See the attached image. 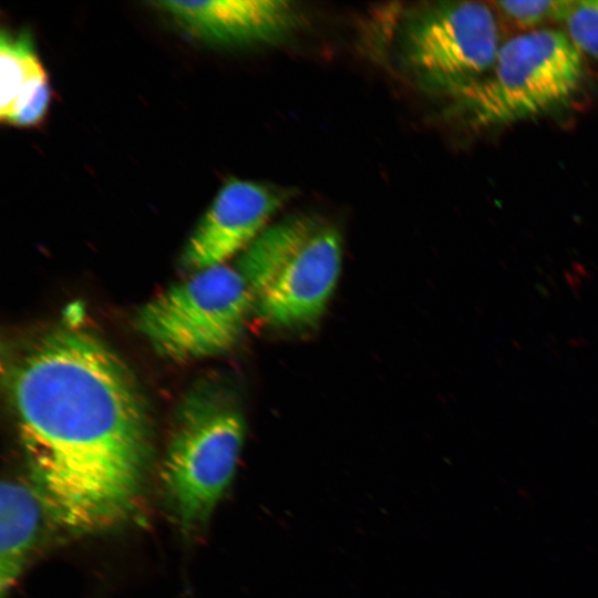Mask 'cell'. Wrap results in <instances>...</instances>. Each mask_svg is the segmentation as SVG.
<instances>
[{
    "instance_id": "cell-1",
    "label": "cell",
    "mask_w": 598,
    "mask_h": 598,
    "mask_svg": "<svg viewBox=\"0 0 598 598\" xmlns=\"http://www.w3.org/2000/svg\"><path fill=\"white\" fill-rule=\"evenodd\" d=\"M9 393L32 488L59 526L91 533L137 508L150 457L141 391L94 336L58 330L14 363Z\"/></svg>"
},
{
    "instance_id": "cell-2",
    "label": "cell",
    "mask_w": 598,
    "mask_h": 598,
    "mask_svg": "<svg viewBox=\"0 0 598 598\" xmlns=\"http://www.w3.org/2000/svg\"><path fill=\"white\" fill-rule=\"evenodd\" d=\"M342 254L334 226L299 214L269 225L235 266L265 322L303 329L323 316L339 281Z\"/></svg>"
},
{
    "instance_id": "cell-3",
    "label": "cell",
    "mask_w": 598,
    "mask_h": 598,
    "mask_svg": "<svg viewBox=\"0 0 598 598\" xmlns=\"http://www.w3.org/2000/svg\"><path fill=\"white\" fill-rule=\"evenodd\" d=\"M584 78L582 54L560 30L537 29L501 45L487 73L453 97L478 128L524 121L566 103Z\"/></svg>"
},
{
    "instance_id": "cell-4",
    "label": "cell",
    "mask_w": 598,
    "mask_h": 598,
    "mask_svg": "<svg viewBox=\"0 0 598 598\" xmlns=\"http://www.w3.org/2000/svg\"><path fill=\"white\" fill-rule=\"evenodd\" d=\"M246 435L240 411L210 390L183 402L162 467L168 506L185 533L202 528L231 484Z\"/></svg>"
},
{
    "instance_id": "cell-5",
    "label": "cell",
    "mask_w": 598,
    "mask_h": 598,
    "mask_svg": "<svg viewBox=\"0 0 598 598\" xmlns=\"http://www.w3.org/2000/svg\"><path fill=\"white\" fill-rule=\"evenodd\" d=\"M252 309L241 272L220 264L194 271L151 299L138 312L137 327L163 357L194 360L233 348Z\"/></svg>"
},
{
    "instance_id": "cell-6",
    "label": "cell",
    "mask_w": 598,
    "mask_h": 598,
    "mask_svg": "<svg viewBox=\"0 0 598 598\" xmlns=\"http://www.w3.org/2000/svg\"><path fill=\"white\" fill-rule=\"evenodd\" d=\"M501 45L495 14L478 1H436L411 9L398 41L402 65L452 96L487 73Z\"/></svg>"
},
{
    "instance_id": "cell-7",
    "label": "cell",
    "mask_w": 598,
    "mask_h": 598,
    "mask_svg": "<svg viewBox=\"0 0 598 598\" xmlns=\"http://www.w3.org/2000/svg\"><path fill=\"white\" fill-rule=\"evenodd\" d=\"M293 196L291 188L230 179L216 194L189 236L182 265L194 272L241 254Z\"/></svg>"
},
{
    "instance_id": "cell-8",
    "label": "cell",
    "mask_w": 598,
    "mask_h": 598,
    "mask_svg": "<svg viewBox=\"0 0 598 598\" xmlns=\"http://www.w3.org/2000/svg\"><path fill=\"white\" fill-rule=\"evenodd\" d=\"M194 37L220 45L272 43L300 23V9L287 0L155 1Z\"/></svg>"
},
{
    "instance_id": "cell-9",
    "label": "cell",
    "mask_w": 598,
    "mask_h": 598,
    "mask_svg": "<svg viewBox=\"0 0 598 598\" xmlns=\"http://www.w3.org/2000/svg\"><path fill=\"white\" fill-rule=\"evenodd\" d=\"M51 89L31 34L2 30L0 37V117L14 126L40 123Z\"/></svg>"
},
{
    "instance_id": "cell-10",
    "label": "cell",
    "mask_w": 598,
    "mask_h": 598,
    "mask_svg": "<svg viewBox=\"0 0 598 598\" xmlns=\"http://www.w3.org/2000/svg\"><path fill=\"white\" fill-rule=\"evenodd\" d=\"M34 489L4 481L0 492V596L6 598L20 577L37 543L41 513Z\"/></svg>"
},
{
    "instance_id": "cell-11",
    "label": "cell",
    "mask_w": 598,
    "mask_h": 598,
    "mask_svg": "<svg viewBox=\"0 0 598 598\" xmlns=\"http://www.w3.org/2000/svg\"><path fill=\"white\" fill-rule=\"evenodd\" d=\"M564 21L576 49L598 60V0L575 1Z\"/></svg>"
},
{
    "instance_id": "cell-12",
    "label": "cell",
    "mask_w": 598,
    "mask_h": 598,
    "mask_svg": "<svg viewBox=\"0 0 598 598\" xmlns=\"http://www.w3.org/2000/svg\"><path fill=\"white\" fill-rule=\"evenodd\" d=\"M575 1H498L493 4L515 23L535 27L551 20H565Z\"/></svg>"
}]
</instances>
